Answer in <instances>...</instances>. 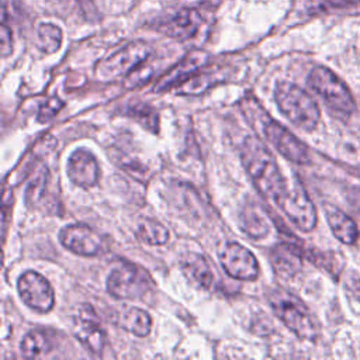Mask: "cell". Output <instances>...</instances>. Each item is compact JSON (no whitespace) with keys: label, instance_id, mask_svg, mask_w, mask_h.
Here are the masks:
<instances>
[{"label":"cell","instance_id":"ba28073f","mask_svg":"<svg viewBox=\"0 0 360 360\" xmlns=\"http://www.w3.org/2000/svg\"><path fill=\"white\" fill-rule=\"evenodd\" d=\"M218 257L224 270L233 278L250 281L259 276V264L255 255L236 242H225L218 249Z\"/></svg>","mask_w":360,"mask_h":360},{"label":"cell","instance_id":"277c9868","mask_svg":"<svg viewBox=\"0 0 360 360\" xmlns=\"http://www.w3.org/2000/svg\"><path fill=\"white\" fill-rule=\"evenodd\" d=\"M308 84L333 111L342 115H349L353 112L356 103L350 90L328 68H314L308 76Z\"/></svg>","mask_w":360,"mask_h":360},{"label":"cell","instance_id":"8992f818","mask_svg":"<svg viewBox=\"0 0 360 360\" xmlns=\"http://www.w3.org/2000/svg\"><path fill=\"white\" fill-rule=\"evenodd\" d=\"M150 55V48L143 41H134L120 51L101 60L96 69V75L101 80H112L124 75H129L135 68L143 63Z\"/></svg>","mask_w":360,"mask_h":360},{"label":"cell","instance_id":"8fae6325","mask_svg":"<svg viewBox=\"0 0 360 360\" xmlns=\"http://www.w3.org/2000/svg\"><path fill=\"white\" fill-rule=\"evenodd\" d=\"M60 243L79 256H96L103 250V238L93 228L83 224L68 225L59 232Z\"/></svg>","mask_w":360,"mask_h":360},{"label":"cell","instance_id":"30bf717a","mask_svg":"<svg viewBox=\"0 0 360 360\" xmlns=\"http://www.w3.org/2000/svg\"><path fill=\"white\" fill-rule=\"evenodd\" d=\"M21 300L38 312H48L55 302L53 288L49 281L37 271L28 270L22 273L17 283Z\"/></svg>","mask_w":360,"mask_h":360},{"label":"cell","instance_id":"7402d4cb","mask_svg":"<svg viewBox=\"0 0 360 360\" xmlns=\"http://www.w3.org/2000/svg\"><path fill=\"white\" fill-rule=\"evenodd\" d=\"M136 235L142 242H145L150 246L165 245L169 240L167 228L155 219H145L138 226Z\"/></svg>","mask_w":360,"mask_h":360},{"label":"cell","instance_id":"5b68a950","mask_svg":"<svg viewBox=\"0 0 360 360\" xmlns=\"http://www.w3.org/2000/svg\"><path fill=\"white\" fill-rule=\"evenodd\" d=\"M274 202L297 228L305 232L314 229L316 224V211L300 181L287 180Z\"/></svg>","mask_w":360,"mask_h":360},{"label":"cell","instance_id":"7a4b0ae2","mask_svg":"<svg viewBox=\"0 0 360 360\" xmlns=\"http://www.w3.org/2000/svg\"><path fill=\"white\" fill-rule=\"evenodd\" d=\"M269 301L277 318L298 338L312 340L318 336V323L298 297L283 288H274L269 292Z\"/></svg>","mask_w":360,"mask_h":360},{"label":"cell","instance_id":"44dd1931","mask_svg":"<svg viewBox=\"0 0 360 360\" xmlns=\"http://www.w3.org/2000/svg\"><path fill=\"white\" fill-rule=\"evenodd\" d=\"M121 326L128 332L143 338L150 332L152 319L146 311L136 307H131L122 312Z\"/></svg>","mask_w":360,"mask_h":360},{"label":"cell","instance_id":"484cf974","mask_svg":"<svg viewBox=\"0 0 360 360\" xmlns=\"http://www.w3.org/2000/svg\"><path fill=\"white\" fill-rule=\"evenodd\" d=\"M1 53L3 56H7L11 52V32L8 30V27L6 25V22L1 24Z\"/></svg>","mask_w":360,"mask_h":360},{"label":"cell","instance_id":"9a60e30c","mask_svg":"<svg viewBox=\"0 0 360 360\" xmlns=\"http://www.w3.org/2000/svg\"><path fill=\"white\" fill-rule=\"evenodd\" d=\"M207 62V53L202 51H194L188 53L177 66H174L156 86V90L162 91L169 87L177 86L188 80L197 73V70Z\"/></svg>","mask_w":360,"mask_h":360},{"label":"cell","instance_id":"9c48e42d","mask_svg":"<svg viewBox=\"0 0 360 360\" xmlns=\"http://www.w3.org/2000/svg\"><path fill=\"white\" fill-rule=\"evenodd\" d=\"M73 333L76 339L93 354H101L105 345V332L94 308L82 304L73 316Z\"/></svg>","mask_w":360,"mask_h":360},{"label":"cell","instance_id":"4fadbf2b","mask_svg":"<svg viewBox=\"0 0 360 360\" xmlns=\"http://www.w3.org/2000/svg\"><path fill=\"white\" fill-rule=\"evenodd\" d=\"M68 176L79 187H93L100 177L96 158L86 149H76L68 160Z\"/></svg>","mask_w":360,"mask_h":360},{"label":"cell","instance_id":"d6986e66","mask_svg":"<svg viewBox=\"0 0 360 360\" xmlns=\"http://www.w3.org/2000/svg\"><path fill=\"white\" fill-rule=\"evenodd\" d=\"M180 266L184 276L201 288H208L212 284L214 276L211 267L204 256L188 252L180 259Z\"/></svg>","mask_w":360,"mask_h":360},{"label":"cell","instance_id":"ac0fdd59","mask_svg":"<svg viewBox=\"0 0 360 360\" xmlns=\"http://www.w3.org/2000/svg\"><path fill=\"white\" fill-rule=\"evenodd\" d=\"M51 173L46 167L39 169L34 179L30 181L27 187V204L31 208H45V205L53 207L52 202V191H51Z\"/></svg>","mask_w":360,"mask_h":360},{"label":"cell","instance_id":"cb8c5ba5","mask_svg":"<svg viewBox=\"0 0 360 360\" xmlns=\"http://www.w3.org/2000/svg\"><path fill=\"white\" fill-rule=\"evenodd\" d=\"M62 44V30L51 22L41 24L38 28V46L46 53L56 52Z\"/></svg>","mask_w":360,"mask_h":360},{"label":"cell","instance_id":"7c38bea8","mask_svg":"<svg viewBox=\"0 0 360 360\" xmlns=\"http://www.w3.org/2000/svg\"><path fill=\"white\" fill-rule=\"evenodd\" d=\"M269 142L288 160L298 165H305L309 162V152L305 143H302L297 136H294L288 129L281 127L278 122L270 121L263 128Z\"/></svg>","mask_w":360,"mask_h":360},{"label":"cell","instance_id":"603a6c76","mask_svg":"<svg viewBox=\"0 0 360 360\" xmlns=\"http://www.w3.org/2000/svg\"><path fill=\"white\" fill-rule=\"evenodd\" d=\"M20 350L25 357H38L51 350V343L44 332L31 330L22 338Z\"/></svg>","mask_w":360,"mask_h":360},{"label":"cell","instance_id":"5bb4252c","mask_svg":"<svg viewBox=\"0 0 360 360\" xmlns=\"http://www.w3.org/2000/svg\"><path fill=\"white\" fill-rule=\"evenodd\" d=\"M202 22L201 14L194 8H184L163 22L159 30L170 38L186 41L191 38Z\"/></svg>","mask_w":360,"mask_h":360},{"label":"cell","instance_id":"52a82bcc","mask_svg":"<svg viewBox=\"0 0 360 360\" xmlns=\"http://www.w3.org/2000/svg\"><path fill=\"white\" fill-rule=\"evenodd\" d=\"M149 281L143 270L131 263L121 262L111 270L107 278V290L115 298L135 300L146 294Z\"/></svg>","mask_w":360,"mask_h":360},{"label":"cell","instance_id":"e0dca14e","mask_svg":"<svg viewBox=\"0 0 360 360\" xmlns=\"http://www.w3.org/2000/svg\"><path fill=\"white\" fill-rule=\"evenodd\" d=\"M270 262L274 271L285 278L295 276L302 266V257L298 249L288 243L276 245L270 252Z\"/></svg>","mask_w":360,"mask_h":360},{"label":"cell","instance_id":"6da1fadb","mask_svg":"<svg viewBox=\"0 0 360 360\" xmlns=\"http://www.w3.org/2000/svg\"><path fill=\"white\" fill-rule=\"evenodd\" d=\"M242 163L260 194L276 201L287 180L269 149L255 136H248L240 148Z\"/></svg>","mask_w":360,"mask_h":360},{"label":"cell","instance_id":"3957f363","mask_svg":"<svg viewBox=\"0 0 360 360\" xmlns=\"http://www.w3.org/2000/svg\"><path fill=\"white\" fill-rule=\"evenodd\" d=\"M274 100L280 111L298 128L312 131L321 118L319 108L312 97L290 82H280L274 90Z\"/></svg>","mask_w":360,"mask_h":360},{"label":"cell","instance_id":"d4e9b609","mask_svg":"<svg viewBox=\"0 0 360 360\" xmlns=\"http://www.w3.org/2000/svg\"><path fill=\"white\" fill-rule=\"evenodd\" d=\"M63 107V101L58 97H51L45 101V104L39 108V112H38V121L39 122H46L49 120H52L58 111Z\"/></svg>","mask_w":360,"mask_h":360},{"label":"cell","instance_id":"2e32d148","mask_svg":"<svg viewBox=\"0 0 360 360\" xmlns=\"http://www.w3.org/2000/svg\"><path fill=\"white\" fill-rule=\"evenodd\" d=\"M239 226L252 239L264 238L270 231V222L266 212L255 201H248L242 207L239 214Z\"/></svg>","mask_w":360,"mask_h":360},{"label":"cell","instance_id":"ffe728a7","mask_svg":"<svg viewBox=\"0 0 360 360\" xmlns=\"http://www.w3.org/2000/svg\"><path fill=\"white\" fill-rule=\"evenodd\" d=\"M329 226L333 232V235L343 243L352 245L356 242L359 231L354 224V221L347 217L345 212L336 210V208H328L326 214Z\"/></svg>","mask_w":360,"mask_h":360}]
</instances>
